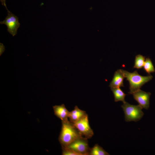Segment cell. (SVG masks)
Instances as JSON below:
<instances>
[{
    "label": "cell",
    "mask_w": 155,
    "mask_h": 155,
    "mask_svg": "<svg viewBox=\"0 0 155 155\" xmlns=\"http://www.w3.org/2000/svg\"><path fill=\"white\" fill-rule=\"evenodd\" d=\"M61 124L59 137L61 148L67 146L75 140L83 137L69 120L61 121Z\"/></svg>",
    "instance_id": "6da1fadb"
},
{
    "label": "cell",
    "mask_w": 155,
    "mask_h": 155,
    "mask_svg": "<svg viewBox=\"0 0 155 155\" xmlns=\"http://www.w3.org/2000/svg\"><path fill=\"white\" fill-rule=\"evenodd\" d=\"M125 78H126L129 84L130 91L128 93L132 94L140 89L142 86L151 80L153 76L150 75L142 76L139 75L136 71L130 73L122 69Z\"/></svg>",
    "instance_id": "7a4b0ae2"
},
{
    "label": "cell",
    "mask_w": 155,
    "mask_h": 155,
    "mask_svg": "<svg viewBox=\"0 0 155 155\" xmlns=\"http://www.w3.org/2000/svg\"><path fill=\"white\" fill-rule=\"evenodd\" d=\"M121 107L125 114V120L126 122H137L142 118L144 113L142 108L139 105L130 104L127 102L123 103Z\"/></svg>",
    "instance_id": "3957f363"
},
{
    "label": "cell",
    "mask_w": 155,
    "mask_h": 155,
    "mask_svg": "<svg viewBox=\"0 0 155 155\" xmlns=\"http://www.w3.org/2000/svg\"><path fill=\"white\" fill-rule=\"evenodd\" d=\"M72 123L83 137L88 139L91 138L93 136L94 133L90 125L87 114Z\"/></svg>",
    "instance_id": "277c9868"
},
{
    "label": "cell",
    "mask_w": 155,
    "mask_h": 155,
    "mask_svg": "<svg viewBox=\"0 0 155 155\" xmlns=\"http://www.w3.org/2000/svg\"><path fill=\"white\" fill-rule=\"evenodd\" d=\"M88 140L87 138L82 137L66 147L73 150L79 155H89L90 148L89 146Z\"/></svg>",
    "instance_id": "5b68a950"
},
{
    "label": "cell",
    "mask_w": 155,
    "mask_h": 155,
    "mask_svg": "<svg viewBox=\"0 0 155 155\" xmlns=\"http://www.w3.org/2000/svg\"><path fill=\"white\" fill-rule=\"evenodd\" d=\"M7 10V15L4 20L0 22V24H5L7 27V32L13 36L17 34L20 23L17 16L8 9Z\"/></svg>",
    "instance_id": "8992f818"
},
{
    "label": "cell",
    "mask_w": 155,
    "mask_h": 155,
    "mask_svg": "<svg viewBox=\"0 0 155 155\" xmlns=\"http://www.w3.org/2000/svg\"><path fill=\"white\" fill-rule=\"evenodd\" d=\"M134 99L143 108L148 109L150 107V98L151 93L146 92L140 89L133 93Z\"/></svg>",
    "instance_id": "52a82bcc"
},
{
    "label": "cell",
    "mask_w": 155,
    "mask_h": 155,
    "mask_svg": "<svg viewBox=\"0 0 155 155\" xmlns=\"http://www.w3.org/2000/svg\"><path fill=\"white\" fill-rule=\"evenodd\" d=\"M53 109L54 115L61 121L68 120L70 111L67 110L64 104L54 106H53Z\"/></svg>",
    "instance_id": "ba28073f"
},
{
    "label": "cell",
    "mask_w": 155,
    "mask_h": 155,
    "mask_svg": "<svg viewBox=\"0 0 155 155\" xmlns=\"http://www.w3.org/2000/svg\"><path fill=\"white\" fill-rule=\"evenodd\" d=\"M124 78L122 69H118L114 73L113 79L110 84L109 87L111 88L124 87L123 81Z\"/></svg>",
    "instance_id": "9c48e42d"
},
{
    "label": "cell",
    "mask_w": 155,
    "mask_h": 155,
    "mask_svg": "<svg viewBox=\"0 0 155 155\" xmlns=\"http://www.w3.org/2000/svg\"><path fill=\"white\" fill-rule=\"evenodd\" d=\"M87 114L85 111L80 109L77 106H75L74 109L69 112V121L73 123L81 119Z\"/></svg>",
    "instance_id": "30bf717a"
},
{
    "label": "cell",
    "mask_w": 155,
    "mask_h": 155,
    "mask_svg": "<svg viewBox=\"0 0 155 155\" xmlns=\"http://www.w3.org/2000/svg\"><path fill=\"white\" fill-rule=\"evenodd\" d=\"M114 97L115 102L122 101L124 103L125 102V97L126 95L120 88H111Z\"/></svg>",
    "instance_id": "8fae6325"
},
{
    "label": "cell",
    "mask_w": 155,
    "mask_h": 155,
    "mask_svg": "<svg viewBox=\"0 0 155 155\" xmlns=\"http://www.w3.org/2000/svg\"><path fill=\"white\" fill-rule=\"evenodd\" d=\"M109 154L97 144L90 148L89 155H109Z\"/></svg>",
    "instance_id": "7c38bea8"
},
{
    "label": "cell",
    "mask_w": 155,
    "mask_h": 155,
    "mask_svg": "<svg viewBox=\"0 0 155 155\" xmlns=\"http://www.w3.org/2000/svg\"><path fill=\"white\" fill-rule=\"evenodd\" d=\"M145 59V57L139 54L135 56L134 68L138 69H142L143 67Z\"/></svg>",
    "instance_id": "4fadbf2b"
},
{
    "label": "cell",
    "mask_w": 155,
    "mask_h": 155,
    "mask_svg": "<svg viewBox=\"0 0 155 155\" xmlns=\"http://www.w3.org/2000/svg\"><path fill=\"white\" fill-rule=\"evenodd\" d=\"M143 68L145 71L149 74H150V73L155 72V70L152 62L150 58L148 57L145 59Z\"/></svg>",
    "instance_id": "5bb4252c"
},
{
    "label": "cell",
    "mask_w": 155,
    "mask_h": 155,
    "mask_svg": "<svg viewBox=\"0 0 155 155\" xmlns=\"http://www.w3.org/2000/svg\"><path fill=\"white\" fill-rule=\"evenodd\" d=\"M63 155H79L73 150L67 147L62 148Z\"/></svg>",
    "instance_id": "9a60e30c"
},
{
    "label": "cell",
    "mask_w": 155,
    "mask_h": 155,
    "mask_svg": "<svg viewBox=\"0 0 155 155\" xmlns=\"http://www.w3.org/2000/svg\"><path fill=\"white\" fill-rule=\"evenodd\" d=\"M0 1L2 5L5 6L6 8V9L7 10L8 9L7 8L5 3L6 0H0Z\"/></svg>",
    "instance_id": "2e32d148"
}]
</instances>
